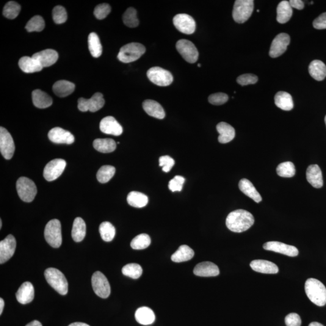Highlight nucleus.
I'll return each instance as SVG.
<instances>
[{
  "label": "nucleus",
  "mask_w": 326,
  "mask_h": 326,
  "mask_svg": "<svg viewBox=\"0 0 326 326\" xmlns=\"http://www.w3.org/2000/svg\"><path fill=\"white\" fill-rule=\"evenodd\" d=\"M254 223L253 215L244 210H236L230 213L226 219L227 228L234 233L247 231Z\"/></svg>",
  "instance_id": "obj_1"
},
{
  "label": "nucleus",
  "mask_w": 326,
  "mask_h": 326,
  "mask_svg": "<svg viewBox=\"0 0 326 326\" xmlns=\"http://www.w3.org/2000/svg\"><path fill=\"white\" fill-rule=\"evenodd\" d=\"M305 292L309 299L319 306L326 304V288L321 281L316 278H309L305 283Z\"/></svg>",
  "instance_id": "obj_2"
},
{
  "label": "nucleus",
  "mask_w": 326,
  "mask_h": 326,
  "mask_svg": "<svg viewBox=\"0 0 326 326\" xmlns=\"http://www.w3.org/2000/svg\"><path fill=\"white\" fill-rule=\"evenodd\" d=\"M44 275L47 281L55 291L62 295L67 294L68 281L61 272L54 268H50L46 270Z\"/></svg>",
  "instance_id": "obj_3"
},
{
  "label": "nucleus",
  "mask_w": 326,
  "mask_h": 326,
  "mask_svg": "<svg viewBox=\"0 0 326 326\" xmlns=\"http://www.w3.org/2000/svg\"><path fill=\"white\" fill-rule=\"evenodd\" d=\"M145 52V47L142 44L132 43L126 44L120 49L117 57L121 62L130 63L139 59Z\"/></svg>",
  "instance_id": "obj_4"
},
{
  "label": "nucleus",
  "mask_w": 326,
  "mask_h": 326,
  "mask_svg": "<svg viewBox=\"0 0 326 326\" xmlns=\"http://www.w3.org/2000/svg\"><path fill=\"white\" fill-rule=\"evenodd\" d=\"M44 236L47 242L51 247L57 248L62 244L61 224L57 219L50 220L44 230Z\"/></svg>",
  "instance_id": "obj_5"
},
{
  "label": "nucleus",
  "mask_w": 326,
  "mask_h": 326,
  "mask_svg": "<svg viewBox=\"0 0 326 326\" xmlns=\"http://www.w3.org/2000/svg\"><path fill=\"white\" fill-rule=\"evenodd\" d=\"M16 190L22 201L30 203L37 194V188L34 182L28 178L21 177L16 182Z\"/></svg>",
  "instance_id": "obj_6"
},
{
  "label": "nucleus",
  "mask_w": 326,
  "mask_h": 326,
  "mask_svg": "<svg viewBox=\"0 0 326 326\" xmlns=\"http://www.w3.org/2000/svg\"><path fill=\"white\" fill-rule=\"evenodd\" d=\"M254 10L253 0H237L234 2L233 18L237 23H244L250 18Z\"/></svg>",
  "instance_id": "obj_7"
},
{
  "label": "nucleus",
  "mask_w": 326,
  "mask_h": 326,
  "mask_svg": "<svg viewBox=\"0 0 326 326\" xmlns=\"http://www.w3.org/2000/svg\"><path fill=\"white\" fill-rule=\"evenodd\" d=\"M147 76L154 84L160 87H167L173 81L172 73L161 67H154L149 69Z\"/></svg>",
  "instance_id": "obj_8"
},
{
  "label": "nucleus",
  "mask_w": 326,
  "mask_h": 326,
  "mask_svg": "<svg viewBox=\"0 0 326 326\" xmlns=\"http://www.w3.org/2000/svg\"><path fill=\"white\" fill-rule=\"evenodd\" d=\"M93 291L98 296L102 298L109 297L110 294V287L106 275L100 272L93 273L91 278Z\"/></svg>",
  "instance_id": "obj_9"
},
{
  "label": "nucleus",
  "mask_w": 326,
  "mask_h": 326,
  "mask_svg": "<svg viewBox=\"0 0 326 326\" xmlns=\"http://www.w3.org/2000/svg\"><path fill=\"white\" fill-rule=\"evenodd\" d=\"M176 48L185 60L190 63L197 61L199 53L194 44L189 40H179L176 44Z\"/></svg>",
  "instance_id": "obj_10"
},
{
  "label": "nucleus",
  "mask_w": 326,
  "mask_h": 326,
  "mask_svg": "<svg viewBox=\"0 0 326 326\" xmlns=\"http://www.w3.org/2000/svg\"><path fill=\"white\" fill-rule=\"evenodd\" d=\"M67 163L64 160L57 159L48 163L44 168L43 175L48 181H53L59 178L64 170Z\"/></svg>",
  "instance_id": "obj_11"
},
{
  "label": "nucleus",
  "mask_w": 326,
  "mask_h": 326,
  "mask_svg": "<svg viewBox=\"0 0 326 326\" xmlns=\"http://www.w3.org/2000/svg\"><path fill=\"white\" fill-rule=\"evenodd\" d=\"M105 100L103 95L96 93L90 99L80 98L78 100V109L82 112H95L104 107Z\"/></svg>",
  "instance_id": "obj_12"
},
{
  "label": "nucleus",
  "mask_w": 326,
  "mask_h": 326,
  "mask_svg": "<svg viewBox=\"0 0 326 326\" xmlns=\"http://www.w3.org/2000/svg\"><path fill=\"white\" fill-rule=\"evenodd\" d=\"M173 23L176 29L182 34L191 35L195 32L196 22L191 16L180 13L175 16Z\"/></svg>",
  "instance_id": "obj_13"
},
{
  "label": "nucleus",
  "mask_w": 326,
  "mask_h": 326,
  "mask_svg": "<svg viewBox=\"0 0 326 326\" xmlns=\"http://www.w3.org/2000/svg\"><path fill=\"white\" fill-rule=\"evenodd\" d=\"M14 142L7 130L0 128V151L4 158L10 160L12 158L15 153Z\"/></svg>",
  "instance_id": "obj_14"
},
{
  "label": "nucleus",
  "mask_w": 326,
  "mask_h": 326,
  "mask_svg": "<svg viewBox=\"0 0 326 326\" xmlns=\"http://www.w3.org/2000/svg\"><path fill=\"white\" fill-rule=\"evenodd\" d=\"M289 44V35L284 33L278 34L272 41L270 48V56L273 58L281 56L285 52Z\"/></svg>",
  "instance_id": "obj_15"
},
{
  "label": "nucleus",
  "mask_w": 326,
  "mask_h": 326,
  "mask_svg": "<svg viewBox=\"0 0 326 326\" xmlns=\"http://www.w3.org/2000/svg\"><path fill=\"white\" fill-rule=\"evenodd\" d=\"M16 247V239L11 234L0 242V264L5 263L12 258L15 253Z\"/></svg>",
  "instance_id": "obj_16"
},
{
  "label": "nucleus",
  "mask_w": 326,
  "mask_h": 326,
  "mask_svg": "<svg viewBox=\"0 0 326 326\" xmlns=\"http://www.w3.org/2000/svg\"><path fill=\"white\" fill-rule=\"evenodd\" d=\"M48 137L51 142L57 144L70 145L75 140L74 135L70 132L59 127L52 129L49 132Z\"/></svg>",
  "instance_id": "obj_17"
},
{
  "label": "nucleus",
  "mask_w": 326,
  "mask_h": 326,
  "mask_svg": "<svg viewBox=\"0 0 326 326\" xmlns=\"http://www.w3.org/2000/svg\"><path fill=\"white\" fill-rule=\"evenodd\" d=\"M265 250L284 254L289 257L298 256V250L294 246L287 245L277 241H271L264 245Z\"/></svg>",
  "instance_id": "obj_18"
},
{
  "label": "nucleus",
  "mask_w": 326,
  "mask_h": 326,
  "mask_svg": "<svg viewBox=\"0 0 326 326\" xmlns=\"http://www.w3.org/2000/svg\"><path fill=\"white\" fill-rule=\"evenodd\" d=\"M101 131L104 134L119 136L123 133V128L112 116H108L101 121Z\"/></svg>",
  "instance_id": "obj_19"
},
{
  "label": "nucleus",
  "mask_w": 326,
  "mask_h": 326,
  "mask_svg": "<svg viewBox=\"0 0 326 326\" xmlns=\"http://www.w3.org/2000/svg\"><path fill=\"white\" fill-rule=\"evenodd\" d=\"M193 273L199 277H215L219 274V269L217 265L212 262H204L195 267Z\"/></svg>",
  "instance_id": "obj_20"
},
{
  "label": "nucleus",
  "mask_w": 326,
  "mask_h": 326,
  "mask_svg": "<svg viewBox=\"0 0 326 326\" xmlns=\"http://www.w3.org/2000/svg\"><path fill=\"white\" fill-rule=\"evenodd\" d=\"M37 59L43 67H48L57 62L59 55L57 52L52 49H46L38 52L32 56Z\"/></svg>",
  "instance_id": "obj_21"
},
{
  "label": "nucleus",
  "mask_w": 326,
  "mask_h": 326,
  "mask_svg": "<svg viewBox=\"0 0 326 326\" xmlns=\"http://www.w3.org/2000/svg\"><path fill=\"white\" fill-rule=\"evenodd\" d=\"M35 297V290L33 284L26 281L21 284L16 294V299L19 303L26 305L32 302Z\"/></svg>",
  "instance_id": "obj_22"
},
{
  "label": "nucleus",
  "mask_w": 326,
  "mask_h": 326,
  "mask_svg": "<svg viewBox=\"0 0 326 326\" xmlns=\"http://www.w3.org/2000/svg\"><path fill=\"white\" fill-rule=\"evenodd\" d=\"M250 267L254 272L263 273H277L278 268L272 262L265 260H254L251 262Z\"/></svg>",
  "instance_id": "obj_23"
},
{
  "label": "nucleus",
  "mask_w": 326,
  "mask_h": 326,
  "mask_svg": "<svg viewBox=\"0 0 326 326\" xmlns=\"http://www.w3.org/2000/svg\"><path fill=\"white\" fill-rule=\"evenodd\" d=\"M306 178L309 183L317 189H320L323 186L322 170L317 164L309 165L306 171Z\"/></svg>",
  "instance_id": "obj_24"
},
{
  "label": "nucleus",
  "mask_w": 326,
  "mask_h": 326,
  "mask_svg": "<svg viewBox=\"0 0 326 326\" xmlns=\"http://www.w3.org/2000/svg\"><path fill=\"white\" fill-rule=\"evenodd\" d=\"M18 65L21 70L26 73L39 72L43 70V66L34 57L24 56L19 60Z\"/></svg>",
  "instance_id": "obj_25"
},
{
  "label": "nucleus",
  "mask_w": 326,
  "mask_h": 326,
  "mask_svg": "<svg viewBox=\"0 0 326 326\" xmlns=\"http://www.w3.org/2000/svg\"><path fill=\"white\" fill-rule=\"evenodd\" d=\"M217 131L219 134L218 141L220 143L230 142L235 137V130L233 126L225 122H220L217 126Z\"/></svg>",
  "instance_id": "obj_26"
},
{
  "label": "nucleus",
  "mask_w": 326,
  "mask_h": 326,
  "mask_svg": "<svg viewBox=\"0 0 326 326\" xmlns=\"http://www.w3.org/2000/svg\"><path fill=\"white\" fill-rule=\"evenodd\" d=\"M143 108L149 115L159 119H163L165 113L164 109L158 102L148 99L143 103Z\"/></svg>",
  "instance_id": "obj_27"
},
{
  "label": "nucleus",
  "mask_w": 326,
  "mask_h": 326,
  "mask_svg": "<svg viewBox=\"0 0 326 326\" xmlns=\"http://www.w3.org/2000/svg\"><path fill=\"white\" fill-rule=\"evenodd\" d=\"M239 189L241 190L247 197L252 199L257 203H260L262 200L261 195L256 189L252 182L247 179H242L239 183Z\"/></svg>",
  "instance_id": "obj_28"
},
{
  "label": "nucleus",
  "mask_w": 326,
  "mask_h": 326,
  "mask_svg": "<svg viewBox=\"0 0 326 326\" xmlns=\"http://www.w3.org/2000/svg\"><path fill=\"white\" fill-rule=\"evenodd\" d=\"M32 101L34 106L40 109H47L53 104L52 99L48 94L38 89L33 91Z\"/></svg>",
  "instance_id": "obj_29"
},
{
  "label": "nucleus",
  "mask_w": 326,
  "mask_h": 326,
  "mask_svg": "<svg viewBox=\"0 0 326 326\" xmlns=\"http://www.w3.org/2000/svg\"><path fill=\"white\" fill-rule=\"evenodd\" d=\"M75 90V85L70 81L65 80H60L54 83L53 86L54 92L60 98H65L74 92Z\"/></svg>",
  "instance_id": "obj_30"
},
{
  "label": "nucleus",
  "mask_w": 326,
  "mask_h": 326,
  "mask_svg": "<svg viewBox=\"0 0 326 326\" xmlns=\"http://www.w3.org/2000/svg\"><path fill=\"white\" fill-rule=\"evenodd\" d=\"M135 319L140 325L147 326L153 324L156 320V316L151 309L142 307L137 309L135 314Z\"/></svg>",
  "instance_id": "obj_31"
},
{
  "label": "nucleus",
  "mask_w": 326,
  "mask_h": 326,
  "mask_svg": "<svg viewBox=\"0 0 326 326\" xmlns=\"http://www.w3.org/2000/svg\"><path fill=\"white\" fill-rule=\"evenodd\" d=\"M309 72L315 80L322 81L326 77V65L320 60H314L309 67Z\"/></svg>",
  "instance_id": "obj_32"
},
{
  "label": "nucleus",
  "mask_w": 326,
  "mask_h": 326,
  "mask_svg": "<svg viewBox=\"0 0 326 326\" xmlns=\"http://www.w3.org/2000/svg\"><path fill=\"white\" fill-rule=\"evenodd\" d=\"M274 101L276 106L281 109L291 110L294 108V102L292 96L284 91H280L276 94Z\"/></svg>",
  "instance_id": "obj_33"
},
{
  "label": "nucleus",
  "mask_w": 326,
  "mask_h": 326,
  "mask_svg": "<svg viewBox=\"0 0 326 326\" xmlns=\"http://www.w3.org/2000/svg\"><path fill=\"white\" fill-rule=\"evenodd\" d=\"M194 251L189 246L183 245L180 246L176 252L172 254L171 259L176 263L190 261L194 256Z\"/></svg>",
  "instance_id": "obj_34"
},
{
  "label": "nucleus",
  "mask_w": 326,
  "mask_h": 326,
  "mask_svg": "<svg viewBox=\"0 0 326 326\" xmlns=\"http://www.w3.org/2000/svg\"><path fill=\"white\" fill-rule=\"evenodd\" d=\"M86 235V224L81 217H76L74 220L71 236L76 242L82 241Z\"/></svg>",
  "instance_id": "obj_35"
},
{
  "label": "nucleus",
  "mask_w": 326,
  "mask_h": 326,
  "mask_svg": "<svg viewBox=\"0 0 326 326\" xmlns=\"http://www.w3.org/2000/svg\"><path fill=\"white\" fill-rule=\"evenodd\" d=\"M277 20L279 23L284 24L289 21L292 15V8L288 1H282L277 8Z\"/></svg>",
  "instance_id": "obj_36"
},
{
  "label": "nucleus",
  "mask_w": 326,
  "mask_h": 326,
  "mask_svg": "<svg viewBox=\"0 0 326 326\" xmlns=\"http://www.w3.org/2000/svg\"><path fill=\"white\" fill-rule=\"evenodd\" d=\"M94 148L102 153H110L116 149V143L111 139H98L94 141Z\"/></svg>",
  "instance_id": "obj_37"
},
{
  "label": "nucleus",
  "mask_w": 326,
  "mask_h": 326,
  "mask_svg": "<svg viewBox=\"0 0 326 326\" xmlns=\"http://www.w3.org/2000/svg\"><path fill=\"white\" fill-rule=\"evenodd\" d=\"M148 197L142 193L139 192H130L127 197V201L130 206L135 208H142L148 203Z\"/></svg>",
  "instance_id": "obj_38"
},
{
  "label": "nucleus",
  "mask_w": 326,
  "mask_h": 326,
  "mask_svg": "<svg viewBox=\"0 0 326 326\" xmlns=\"http://www.w3.org/2000/svg\"><path fill=\"white\" fill-rule=\"evenodd\" d=\"M88 49L94 57H99L102 54V46L100 39L95 33H91L88 36Z\"/></svg>",
  "instance_id": "obj_39"
},
{
  "label": "nucleus",
  "mask_w": 326,
  "mask_h": 326,
  "mask_svg": "<svg viewBox=\"0 0 326 326\" xmlns=\"http://www.w3.org/2000/svg\"><path fill=\"white\" fill-rule=\"evenodd\" d=\"M99 232L102 239L106 242L112 241L115 235V227L109 222H102L99 226Z\"/></svg>",
  "instance_id": "obj_40"
},
{
  "label": "nucleus",
  "mask_w": 326,
  "mask_h": 326,
  "mask_svg": "<svg viewBox=\"0 0 326 326\" xmlns=\"http://www.w3.org/2000/svg\"><path fill=\"white\" fill-rule=\"evenodd\" d=\"M115 168L112 165H104L97 173V179L101 183L109 182L115 175Z\"/></svg>",
  "instance_id": "obj_41"
},
{
  "label": "nucleus",
  "mask_w": 326,
  "mask_h": 326,
  "mask_svg": "<svg viewBox=\"0 0 326 326\" xmlns=\"http://www.w3.org/2000/svg\"><path fill=\"white\" fill-rule=\"evenodd\" d=\"M151 243L150 237L147 234H141L132 239L131 247L134 250H144L147 248Z\"/></svg>",
  "instance_id": "obj_42"
},
{
  "label": "nucleus",
  "mask_w": 326,
  "mask_h": 326,
  "mask_svg": "<svg viewBox=\"0 0 326 326\" xmlns=\"http://www.w3.org/2000/svg\"><path fill=\"white\" fill-rule=\"evenodd\" d=\"M123 21L126 26L134 28L139 26V20L137 18V10L133 7H129L123 15Z\"/></svg>",
  "instance_id": "obj_43"
},
{
  "label": "nucleus",
  "mask_w": 326,
  "mask_h": 326,
  "mask_svg": "<svg viewBox=\"0 0 326 326\" xmlns=\"http://www.w3.org/2000/svg\"><path fill=\"white\" fill-rule=\"evenodd\" d=\"M276 171L281 177L291 178L295 174V165L291 162H284L278 165Z\"/></svg>",
  "instance_id": "obj_44"
},
{
  "label": "nucleus",
  "mask_w": 326,
  "mask_h": 326,
  "mask_svg": "<svg viewBox=\"0 0 326 326\" xmlns=\"http://www.w3.org/2000/svg\"><path fill=\"white\" fill-rule=\"evenodd\" d=\"M21 9V5L15 1H9L4 5L3 15L9 19H15L17 17Z\"/></svg>",
  "instance_id": "obj_45"
},
{
  "label": "nucleus",
  "mask_w": 326,
  "mask_h": 326,
  "mask_svg": "<svg viewBox=\"0 0 326 326\" xmlns=\"http://www.w3.org/2000/svg\"><path fill=\"white\" fill-rule=\"evenodd\" d=\"M123 275L133 279L139 278L142 275L143 269L140 265L129 264L125 265L122 269Z\"/></svg>",
  "instance_id": "obj_46"
},
{
  "label": "nucleus",
  "mask_w": 326,
  "mask_h": 326,
  "mask_svg": "<svg viewBox=\"0 0 326 326\" xmlns=\"http://www.w3.org/2000/svg\"><path fill=\"white\" fill-rule=\"evenodd\" d=\"M45 27V21L42 16L37 15L30 19L26 26L29 32H41Z\"/></svg>",
  "instance_id": "obj_47"
},
{
  "label": "nucleus",
  "mask_w": 326,
  "mask_h": 326,
  "mask_svg": "<svg viewBox=\"0 0 326 326\" xmlns=\"http://www.w3.org/2000/svg\"><path fill=\"white\" fill-rule=\"evenodd\" d=\"M52 15L54 23L57 24L64 23L67 19V11L61 5H57L54 7Z\"/></svg>",
  "instance_id": "obj_48"
},
{
  "label": "nucleus",
  "mask_w": 326,
  "mask_h": 326,
  "mask_svg": "<svg viewBox=\"0 0 326 326\" xmlns=\"http://www.w3.org/2000/svg\"><path fill=\"white\" fill-rule=\"evenodd\" d=\"M110 10H111V8L109 4H99L97 5L95 10H94V15L98 19H103L109 14Z\"/></svg>",
  "instance_id": "obj_49"
},
{
  "label": "nucleus",
  "mask_w": 326,
  "mask_h": 326,
  "mask_svg": "<svg viewBox=\"0 0 326 326\" xmlns=\"http://www.w3.org/2000/svg\"><path fill=\"white\" fill-rule=\"evenodd\" d=\"M185 180L186 179L181 176H175L168 182V189L173 192L181 191Z\"/></svg>",
  "instance_id": "obj_50"
},
{
  "label": "nucleus",
  "mask_w": 326,
  "mask_h": 326,
  "mask_svg": "<svg viewBox=\"0 0 326 326\" xmlns=\"http://www.w3.org/2000/svg\"><path fill=\"white\" fill-rule=\"evenodd\" d=\"M228 100V95L223 93L213 94L209 97L210 103L214 106H221V105L225 104Z\"/></svg>",
  "instance_id": "obj_51"
},
{
  "label": "nucleus",
  "mask_w": 326,
  "mask_h": 326,
  "mask_svg": "<svg viewBox=\"0 0 326 326\" xmlns=\"http://www.w3.org/2000/svg\"><path fill=\"white\" fill-rule=\"evenodd\" d=\"M258 81V76L253 74H245L237 77V82L242 86L256 84Z\"/></svg>",
  "instance_id": "obj_52"
},
{
  "label": "nucleus",
  "mask_w": 326,
  "mask_h": 326,
  "mask_svg": "<svg viewBox=\"0 0 326 326\" xmlns=\"http://www.w3.org/2000/svg\"><path fill=\"white\" fill-rule=\"evenodd\" d=\"M174 164H175V161L169 156H163L159 159V165L163 167L162 169L164 172H169Z\"/></svg>",
  "instance_id": "obj_53"
},
{
  "label": "nucleus",
  "mask_w": 326,
  "mask_h": 326,
  "mask_svg": "<svg viewBox=\"0 0 326 326\" xmlns=\"http://www.w3.org/2000/svg\"><path fill=\"white\" fill-rule=\"evenodd\" d=\"M286 326H300L302 320L300 317L296 313L289 314L285 318Z\"/></svg>",
  "instance_id": "obj_54"
},
{
  "label": "nucleus",
  "mask_w": 326,
  "mask_h": 326,
  "mask_svg": "<svg viewBox=\"0 0 326 326\" xmlns=\"http://www.w3.org/2000/svg\"><path fill=\"white\" fill-rule=\"evenodd\" d=\"M313 26L317 29H326V12L322 13L315 19Z\"/></svg>",
  "instance_id": "obj_55"
},
{
  "label": "nucleus",
  "mask_w": 326,
  "mask_h": 326,
  "mask_svg": "<svg viewBox=\"0 0 326 326\" xmlns=\"http://www.w3.org/2000/svg\"><path fill=\"white\" fill-rule=\"evenodd\" d=\"M289 4L292 8H295L298 10H302L305 6L304 2L302 0H291L289 1Z\"/></svg>",
  "instance_id": "obj_56"
},
{
  "label": "nucleus",
  "mask_w": 326,
  "mask_h": 326,
  "mask_svg": "<svg viewBox=\"0 0 326 326\" xmlns=\"http://www.w3.org/2000/svg\"><path fill=\"white\" fill-rule=\"evenodd\" d=\"M26 326H43L42 325H41V323L40 322L37 321V320H34V321L29 323V324H27Z\"/></svg>",
  "instance_id": "obj_57"
},
{
  "label": "nucleus",
  "mask_w": 326,
  "mask_h": 326,
  "mask_svg": "<svg viewBox=\"0 0 326 326\" xmlns=\"http://www.w3.org/2000/svg\"><path fill=\"white\" fill-rule=\"evenodd\" d=\"M68 326H90L86 324V323L77 322V323H72V324H71Z\"/></svg>",
  "instance_id": "obj_58"
},
{
  "label": "nucleus",
  "mask_w": 326,
  "mask_h": 326,
  "mask_svg": "<svg viewBox=\"0 0 326 326\" xmlns=\"http://www.w3.org/2000/svg\"><path fill=\"white\" fill-rule=\"evenodd\" d=\"M4 306V302L2 298H0V315H1L2 311H3Z\"/></svg>",
  "instance_id": "obj_59"
},
{
  "label": "nucleus",
  "mask_w": 326,
  "mask_h": 326,
  "mask_svg": "<svg viewBox=\"0 0 326 326\" xmlns=\"http://www.w3.org/2000/svg\"><path fill=\"white\" fill-rule=\"evenodd\" d=\"M309 326H324L322 325V324H320L319 323L317 322H312L311 323L310 325H309Z\"/></svg>",
  "instance_id": "obj_60"
},
{
  "label": "nucleus",
  "mask_w": 326,
  "mask_h": 326,
  "mask_svg": "<svg viewBox=\"0 0 326 326\" xmlns=\"http://www.w3.org/2000/svg\"><path fill=\"white\" fill-rule=\"evenodd\" d=\"M2 227V220L1 219L0 220V228H1Z\"/></svg>",
  "instance_id": "obj_61"
},
{
  "label": "nucleus",
  "mask_w": 326,
  "mask_h": 326,
  "mask_svg": "<svg viewBox=\"0 0 326 326\" xmlns=\"http://www.w3.org/2000/svg\"><path fill=\"white\" fill-rule=\"evenodd\" d=\"M198 66L199 67H201L200 63H198Z\"/></svg>",
  "instance_id": "obj_62"
},
{
  "label": "nucleus",
  "mask_w": 326,
  "mask_h": 326,
  "mask_svg": "<svg viewBox=\"0 0 326 326\" xmlns=\"http://www.w3.org/2000/svg\"><path fill=\"white\" fill-rule=\"evenodd\" d=\"M325 123H326V117H325Z\"/></svg>",
  "instance_id": "obj_63"
}]
</instances>
